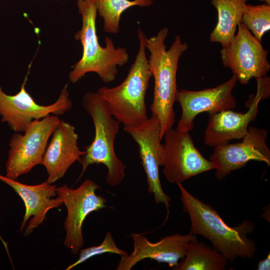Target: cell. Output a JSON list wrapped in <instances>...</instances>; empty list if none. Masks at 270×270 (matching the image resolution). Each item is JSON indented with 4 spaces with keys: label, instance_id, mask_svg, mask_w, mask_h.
<instances>
[{
    "label": "cell",
    "instance_id": "1",
    "mask_svg": "<svg viewBox=\"0 0 270 270\" xmlns=\"http://www.w3.org/2000/svg\"><path fill=\"white\" fill-rule=\"evenodd\" d=\"M184 211L190 221V233L208 240L212 247L232 262L238 258H252L256 252V244L248 235L253 232L255 224L244 220L238 226L230 227L211 206L196 198L182 184H176Z\"/></svg>",
    "mask_w": 270,
    "mask_h": 270
},
{
    "label": "cell",
    "instance_id": "2",
    "mask_svg": "<svg viewBox=\"0 0 270 270\" xmlns=\"http://www.w3.org/2000/svg\"><path fill=\"white\" fill-rule=\"evenodd\" d=\"M168 31V28L164 27L156 36L146 38V47L150 54L148 64L154 83L153 100L150 108L152 115L156 116L160 122L162 139L176 122L174 104L178 90V63L182 54L188 48L186 42H182L180 36H176L166 50L164 42Z\"/></svg>",
    "mask_w": 270,
    "mask_h": 270
},
{
    "label": "cell",
    "instance_id": "3",
    "mask_svg": "<svg viewBox=\"0 0 270 270\" xmlns=\"http://www.w3.org/2000/svg\"><path fill=\"white\" fill-rule=\"evenodd\" d=\"M78 12L82 16V27L74 34L82 46L81 59L69 74L70 80L75 83L90 72H96L104 83L114 81L118 74L117 66L128 61L129 55L124 48H116L112 40L105 38L106 46L98 41L96 29V0H77Z\"/></svg>",
    "mask_w": 270,
    "mask_h": 270
},
{
    "label": "cell",
    "instance_id": "4",
    "mask_svg": "<svg viewBox=\"0 0 270 270\" xmlns=\"http://www.w3.org/2000/svg\"><path fill=\"white\" fill-rule=\"evenodd\" d=\"M139 48L125 80L114 88L102 86L97 92L110 112L126 128H136L148 119L145 97L152 74L146 54V36L138 28Z\"/></svg>",
    "mask_w": 270,
    "mask_h": 270
},
{
    "label": "cell",
    "instance_id": "5",
    "mask_svg": "<svg viewBox=\"0 0 270 270\" xmlns=\"http://www.w3.org/2000/svg\"><path fill=\"white\" fill-rule=\"evenodd\" d=\"M82 104L91 116L95 134L92 142L84 147L86 154L78 162L82 166L80 180L90 165L102 164L106 168V182L112 186L120 184L126 174V164L116 156L114 140L119 132L120 122L110 112L106 102L97 92H88Z\"/></svg>",
    "mask_w": 270,
    "mask_h": 270
},
{
    "label": "cell",
    "instance_id": "6",
    "mask_svg": "<svg viewBox=\"0 0 270 270\" xmlns=\"http://www.w3.org/2000/svg\"><path fill=\"white\" fill-rule=\"evenodd\" d=\"M57 116L50 114L32 121L24 132L12 136L6 165V176L16 180L41 164L48 139L60 122Z\"/></svg>",
    "mask_w": 270,
    "mask_h": 270
},
{
    "label": "cell",
    "instance_id": "7",
    "mask_svg": "<svg viewBox=\"0 0 270 270\" xmlns=\"http://www.w3.org/2000/svg\"><path fill=\"white\" fill-rule=\"evenodd\" d=\"M98 188L91 180H84L74 189L66 184L56 188V194L67 210L64 244L74 255L78 254L84 244L82 226L86 218L94 212L108 207L106 199L96 194Z\"/></svg>",
    "mask_w": 270,
    "mask_h": 270
},
{
    "label": "cell",
    "instance_id": "8",
    "mask_svg": "<svg viewBox=\"0 0 270 270\" xmlns=\"http://www.w3.org/2000/svg\"><path fill=\"white\" fill-rule=\"evenodd\" d=\"M161 152L162 172L171 184H182L212 170L210 160L196 148L188 132L168 129L164 133Z\"/></svg>",
    "mask_w": 270,
    "mask_h": 270
},
{
    "label": "cell",
    "instance_id": "9",
    "mask_svg": "<svg viewBox=\"0 0 270 270\" xmlns=\"http://www.w3.org/2000/svg\"><path fill=\"white\" fill-rule=\"evenodd\" d=\"M256 79V92L250 94L246 102L248 108L246 112L228 110L209 114L204 134L206 145L214 148L226 144L232 140H242L248 133L249 124L256 118L260 101L270 96V77L266 76Z\"/></svg>",
    "mask_w": 270,
    "mask_h": 270
},
{
    "label": "cell",
    "instance_id": "10",
    "mask_svg": "<svg viewBox=\"0 0 270 270\" xmlns=\"http://www.w3.org/2000/svg\"><path fill=\"white\" fill-rule=\"evenodd\" d=\"M268 52L242 22L228 46L220 52L223 66L230 69L238 81L244 85L253 78L266 75L270 69Z\"/></svg>",
    "mask_w": 270,
    "mask_h": 270
},
{
    "label": "cell",
    "instance_id": "11",
    "mask_svg": "<svg viewBox=\"0 0 270 270\" xmlns=\"http://www.w3.org/2000/svg\"><path fill=\"white\" fill-rule=\"evenodd\" d=\"M26 77L20 91L14 95L6 94L0 86V116L15 132H24L28 124L35 120L42 118L48 115H62L72 106L69 98L68 84L62 89L58 100L46 106L35 102L25 88Z\"/></svg>",
    "mask_w": 270,
    "mask_h": 270
},
{
    "label": "cell",
    "instance_id": "12",
    "mask_svg": "<svg viewBox=\"0 0 270 270\" xmlns=\"http://www.w3.org/2000/svg\"><path fill=\"white\" fill-rule=\"evenodd\" d=\"M268 130L249 126L241 142L214 147L210 157L212 170L218 180H222L232 172L244 167L251 160L270 165V150L266 144Z\"/></svg>",
    "mask_w": 270,
    "mask_h": 270
},
{
    "label": "cell",
    "instance_id": "13",
    "mask_svg": "<svg viewBox=\"0 0 270 270\" xmlns=\"http://www.w3.org/2000/svg\"><path fill=\"white\" fill-rule=\"evenodd\" d=\"M237 82V77L233 74L228 80L214 88L196 91L178 90L176 100L182 113L176 129L190 132L199 114L206 112L210 114L234 108L236 100L232 92Z\"/></svg>",
    "mask_w": 270,
    "mask_h": 270
},
{
    "label": "cell",
    "instance_id": "14",
    "mask_svg": "<svg viewBox=\"0 0 270 270\" xmlns=\"http://www.w3.org/2000/svg\"><path fill=\"white\" fill-rule=\"evenodd\" d=\"M137 143L140 157L145 172L148 192L153 194L156 204H164L169 212L170 198L163 190L160 179L159 166L162 165L160 125L158 118L152 116L144 124L136 128L124 127Z\"/></svg>",
    "mask_w": 270,
    "mask_h": 270
},
{
    "label": "cell",
    "instance_id": "15",
    "mask_svg": "<svg viewBox=\"0 0 270 270\" xmlns=\"http://www.w3.org/2000/svg\"><path fill=\"white\" fill-rule=\"evenodd\" d=\"M130 236L134 242V250L130 254L120 256L117 270H130L146 258L166 263L174 268L179 260L184 258L188 242L198 238L196 235L190 233L185 235L176 234L154 243L141 234L132 233Z\"/></svg>",
    "mask_w": 270,
    "mask_h": 270
},
{
    "label": "cell",
    "instance_id": "16",
    "mask_svg": "<svg viewBox=\"0 0 270 270\" xmlns=\"http://www.w3.org/2000/svg\"><path fill=\"white\" fill-rule=\"evenodd\" d=\"M0 180L10 186L24 201L25 214L20 226V232L26 228L25 235L42 224L48 210L63 202L56 196V188L46 180L36 185H28L0 174Z\"/></svg>",
    "mask_w": 270,
    "mask_h": 270
},
{
    "label": "cell",
    "instance_id": "17",
    "mask_svg": "<svg viewBox=\"0 0 270 270\" xmlns=\"http://www.w3.org/2000/svg\"><path fill=\"white\" fill-rule=\"evenodd\" d=\"M78 134L70 124L60 120L46 146L40 164L48 172L46 181L55 182L62 178L70 166L86 154L78 145Z\"/></svg>",
    "mask_w": 270,
    "mask_h": 270
},
{
    "label": "cell",
    "instance_id": "18",
    "mask_svg": "<svg viewBox=\"0 0 270 270\" xmlns=\"http://www.w3.org/2000/svg\"><path fill=\"white\" fill-rule=\"evenodd\" d=\"M248 0H210L218 12V22L210 40L227 47L236 34Z\"/></svg>",
    "mask_w": 270,
    "mask_h": 270
},
{
    "label": "cell",
    "instance_id": "19",
    "mask_svg": "<svg viewBox=\"0 0 270 270\" xmlns=\"http://www.w3.org/2000/svg\"><path fill=\"white\" fill-rule=\"evenodd\" d=\"M228 260L220 252L197 239L188 244L186 255L174 270H224Z\"/></svg>",
    "mask_w": 270,
    "mask_h": 270
},
{
    "label": "cell",
    "instance_id": "20",
    "mask_svg": "<svg viewBox=\"0 0 270 270\" xmlns=\"http://www.w3.org/2000/svg\"><path fill=\"white\" fill-rule=\"evenodd\" d=\"M153 2L152 0H96L97 12L104 20V31L117 34L120 16L124 11L134 6H150Z\"/></svg>",
    "mask_w": 270,
    "mask_h": 270
},
{
    "label": "cell",
    "instance_id": "21",
    "mask_svg": "<svg viewBox=\"0 0 270 270\" xmlns=\"http://www.w3.org/2000/svg\"><path fill=\"white\" fill-rule=\"evenodd\" d=\"M241 22L260 42L266 32L270 30V5H246Z\"/></svg>",
    "mask_w": 270,
    "mask_h": 270
},
{
    "label": "cell",
    "instance_id": "22",
    "mask_svg": "<svg viewBox=\"0 0 270 270\" xmlns=\"http://www.w3.org/2000/svg\"><path fill=\"white\" fill-rule=\"evenodd\" d=\"M80 252L78 258L74 262L70 264L66 268V270L74 268L94 256L104 253L115 254L120 256L128 254L127 252L117 246L112 233L109 231L106 232L104 238L100 244L84 249L81 248Z\"/></svg>",
    "mask_w": 270,
    "mask_h": 270
},
{
    "label": "cell",
    "instance_id": "23",
    "mask_svg": "<svg viewBox=\"0 0 270 270\" xmlns=\"http://www.w3.org/2000/svg\"><path fill=\"white\" fill-rule=\"evenodd\" d=\"M270 269V254L268 253L266 257L259 262L258 264V270H269Z\"/></svg>",
    "mask_w": 270,
    "mask_h": 270
},
{
    "label": "cell",
    "instance_id": "24",
    "mask_svg": "<svg viewBox=\"0 0 270 270\" xmlns=\"http://www.w3.org/2000/svg\"><path fill=\"white\" fill-rule=\"evenodd\" d=\"M260 2H264V4L270 5V0H257Z\"/></svg>",
    "mask_w": 270,
    "mask_h": 270
},
{
    "label": "cell",
    "instance_id": "25",
    "mask_svg": "<svg viewBox=\"0 0 270 270\" xmlns=\"http://www.w3.org/2000/svg\"><path fill=\"white\" fill-rule=\"evenodd\" d=\"M0 240H2V242L3 243L4 242V240H2V238L0 237Z\"/></svg>",
    "mask_w": 270,
    "mask_h": 270
}]
</instances>
